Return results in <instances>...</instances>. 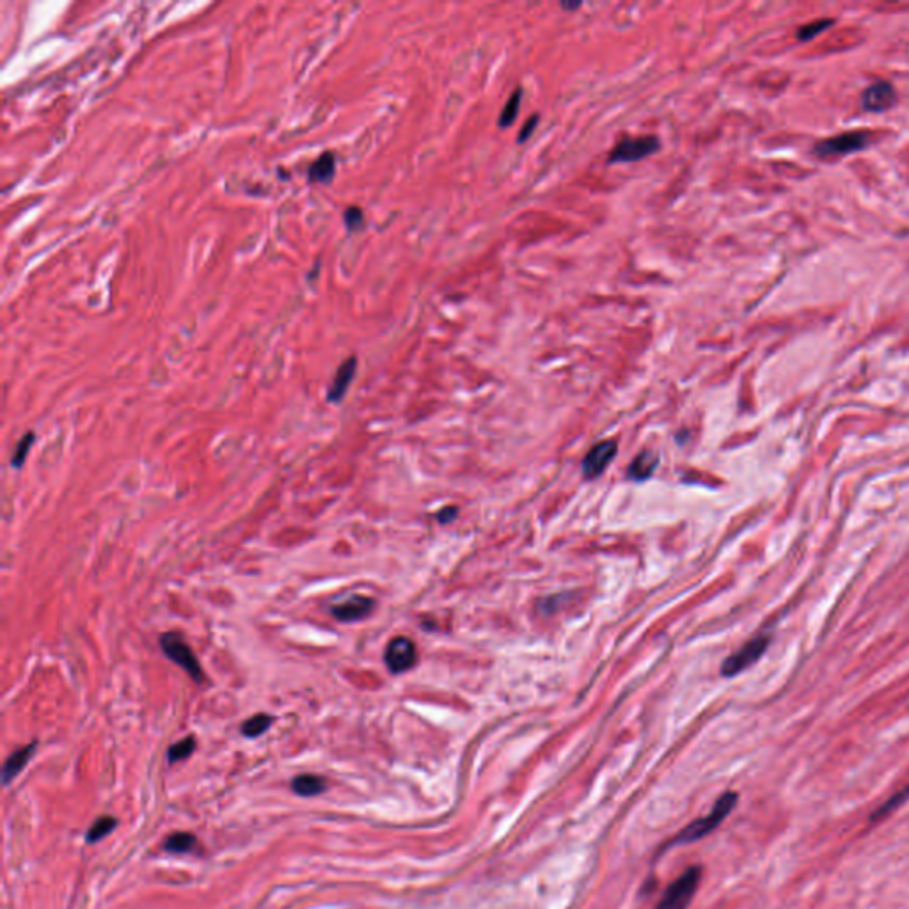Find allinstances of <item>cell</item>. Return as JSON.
<instances>
[{"mask_svg": "<svg viewBox=\"0 0 909 909\" xmlns=\"http://www.w3.org/2000/svg\"><path fill=\"white\" fill-rule=\"evenodd\" d=\"M336 171V158L331 151H324L310 167V180L315 183H327Z\"/></svg>", "mask_w": 909, "mask_h": 909, "instance_id": "cell-13", "label": "cell"}, {"mask_svg": "<svg viewBox=\"0 0 909 909\" xmlns=\"http://www.w3.org/2000/svg\"><path fill=\"white\" fill-rule=\"evenodd\" d=\"M833 25V20L826 18V20H817V21H811L808 25H803L799 30H797V39L799 41H810L813 39L815 36H819L820 32H824L828 27Z\"/></svg>", "mask_w": 909, "mask_h": 909, "instance_id": "cell-23", "label": "cell"}, {"mask_svg": "<svg viewBox=\"0 0 909 909\" xmlns=\"http://www.w3.org/2000/svg\"><path fill=\"white\" fill-rule=\"evenodd\" d=\"M355 370H357V359H355V357H348V359L341 364L340 368H338V371H336V377H335V380H333V384H331V387H329V391H327V400H329V402L336 404V402H341V400H343V396H344V393H346V389H348L350 382L353 380Z\"/></svg>", "mask_w": 909, "mask_h": 909, "instance_id": "cell-11", "label": "cell"}, {"mask_svg": "<svg viewBox=\"0 0 909 909\" xmlns=\"http://www.w3.org/2000/svg\"><path fill=\"white\" fill-rule=\"evenodd\" d=\"M908 799H909V784L908 786H906V787H903L901 791H897L896 794L890 795V797H888V799H887V801H885V803H883V804H881V806H879V808H878V810H876V811L872 813V817H871V822H876V820H879V819H885V817H888V815H890V813H894V811H896V810H897L899 806H903V804H905V803H906Z\"/></svg>", "mask_w": 909, "mask_h": 909, "instance_id": "cell-17", "label": "cell"}, {"mask_svg": "<svg viewBox=\"0 0 909 909\" xmlns=\"http://www.w3.org/2000/svg\"><path fill=\"white\" fill-rule=\"evenodd\" d=\"M292 791L302 797H313L326 791V784L317 775H299L292 782Z\"/></svg>", "mask_w": 909, "mask_h": 909, "instance_id": "cell-15", "label": "cell"}, {"mask_svg": "<svg viewBox=\"0 0 909 909\" xmlns=\"http://www.w3.org/2000/svg\"><path fill=\"white\" fill-rule=\"evenodd\" d=\"M539 121H540V115H539V114H535V115H531V117L524 123L522 130H521V132H519V135H517V142H519V144L526 142V140L531 137V133L535 132V128H537Z\"/></svg>", "mask_w": 909, "mask_h": 909, "instance_id": "cell-25", "label": "cell"}, {"mask_svg": "<svg viewBox=\"0 0 909 909\" xmlns=\"http://www.w3.org/2000/svg\"><path fill=\"white\" fill-rule=\"evenodd\" d=\"M115 824H117V820H115L114 817H111V815H106V817L97 819V820L91 824V828H89V831H88V835H86V840H88L89 844H95V842H98V840L106 838L109 833H113Z\"/></svg>", "mask_w": 909, "mask_h": 909, "instance_id": "cell-19", "label": "cell"}, {"mask_svg": "<svg viewBox=\"0 0 909 909\" xmlns=\"http://www.w3.org/2000/svg\"><path fill=\"white\" fill-rule=\"evenodd\" d=\"M897 102V91L890 82H876L862 95V107L869 113H885Z\"/></svg>", "mask_w": 909, "mask_h": 909, "instance_id": "cell-10", "label": "cell"}, {"mask_svg": "<svg viewBox=\"0 0 909 909\" xmlns=\"http://www.w3.org/2000/svg\"><path fill=\"white\" fill-rule=\"evenodd\" d=\"M194 847H196V837L191 833H183V831L173 833L171 837H167V840L164 844V849L167 853H174V854L191 853Z\"/></svg>", "mask_w": 909, "mask_h": 909, "instance_id": "cell-18", "label": "cell"}, {"mask_svg": "<svg viewBox=\"0 0 909 909\" xmlns=\"http://www.w3.org/2000/svg\"><path fill=\"white\" fill-rule=\"evenodd\" d=\"M34 441H36L34 432H27V434H25V436L18 441V445H16V448H14V454H13V458H11V465H13V467L20 469V467L25 463L27 454L30 452V448H32Z\"/></svg>", "mask_w": 909, "mask_h": 909, "instance_id": "cell-22", "label": "cell"}, {"mask_svg": "<svg viewBox=\"0 0 909 909\" xmlns=\"http://www.w3.org/2000/svg\"><path fill=\"white\" fill-rule=\"evenodd\" d=\"M375 609V600L366 595H352L331 607V615L343 624H353L370 616Z\"/></svg>", "mask_w": 909, "mask_h": 909, "instance_id": "cell-8", "label": "cell"}, {"mask_svg": "<svg viewBox=\"0 0 909 909\" xmlns=\"http://www.w3.org/2000/svg\"><path fill=\"white\" fill-rule=\"evenodd\" d=\"M34 750H36V743L27 744V746H23V748H20V750H16V752H13V753L9 755V759L5 760L4 769H2V780H4V784H5V786H7L13 778H16V777L21 773V769H23V768L27 766V762L32 759Z\"/></svg>", "mask_w": 909, "mask_h": 909, "instance_id": "cell-12", "label": "cell"}, {"mask_svg": "<svg viewBox=\"0 0 909 909\" xmlns=\"http://www.w3.org/2000/svg\"><path fill=\"white\" fill-rule=\"evenodd\" d=\"M521 98H522V88H517V89L514 91V95L510 97V100L506 102L505 109L501 111L499 121H497V124H499L501 128H508L510 124H514V121L517 119L519 109H521Z\"/></svg>", "mask_w": 909, "mask_h": 909, "instance_id": "cell-20", "label": "cell"}, {"mask_svg": "<svg viewBox=\"0 0 909 909\" xmlns=\"http://www.w3.org/2000/svg\"><path fill=\"white\" fill-rule=\"evenodd\" d=\"M701 879V869L691 867L665 892L656 909H687Z\"/></svg>", "mask_w": 909, "mask_h": 909, "instance_id": "cell-4", "label": "cell"}, {"mask_svg": "<svg viewBox=\"0 0 909 909\" xmlns=\"http://www.w3.org/2000/svg\"><path fill=\"white\" fill-rule=\"evenodd\" d=\"M194 750H196V739H194V737H185V739H182V741L174 743V744L169 748V752H167V760H169L171 764L180 762V760H185V759H189V757L194 753Z\"/></svg>", "mask_w": 909, "mask_h": 909, "instance_id": "cell-21", "label": "cell"}, {"mask_svg": "<svg viewBox=\"0 0 909 909\" xmlns=\"http://www.w3.org/2000/svg\"><path fill=\"white\" fill-rule=\"evenodd\" d=\"M562 7H564V9H568V11H573V9H579V7H581V2H575V4H567V2H564V4H562Z\"/></svg>", "mask_w": 909, "mask_h": 909, "instance_id": "cell-27", "label": "cell"}, {"mask_svg": "<svg viewBox=\"0 0 909 909\" xmlns=\"http://www.w3.org/2000/svg\"><path fill=\"white\" fill-rule=\"evenodd\" d=\"M615 454H616L615 441H602V443L595 445L582 458V474L588 480L599 478L607 469V465L615 458Z\"/></svg>", "mask_w": 909, "mask_h": 909, "instance_id": "cell-9", "label": "cell"}, {"mask_svg": "<svg viewBox=\"0 0 909 909\" xmlns=\"http://www.w3.org/2000/svg\"><path fill=\"white\" fill-rule=\"evenodd\" d=\"M661 148V142L656 135H645V137H634L620 140L609 153L607 162H638L645 157H650Z\"/></svg>", "mask_w": 909, "mask_h": 909, "instance_id": "cell-6", "label": "cell"}, {"mask_svg": "<svg viewBox=\"0 0 909 909\" xmlns=\"http://www.w3.org/2000/svg\"><path fill=\"white\" fill-rule=\"evenodd\" d=\"M454 514H456V508H450V510H448V508H446V510H443V512H441V514H439V521H441V522H446V521H452V519H450V517H452V515H454Z\"/></svg>", "mask_w": 909, "mask_h": 909, "instance_id": "cell-26", "label": "cell"}, {"mask_svg": "<svg viewBox=\"0 0 909 909\" xmlns=\"http://www.w3.org/2000/svg\"><path fill=\"white\" fill-rule=\"evenodd\" d=\"M656 467H658V454L654 452H641L633 460V463L629 467V476L633 480L641 481V480L650 478V474L656 471Z\"/></svg>", "mask_w": 909, "mask_h": 909, "instance_id": "cell-14", "label": "cell"}, {"mask_svg": "<svg viewBox=\"0 0 909 909\" xmlns=\"http://www.w3.org/2000/svg\"><path fill=\"white\" fill-rule=\"evenodd\" d=\"M160 647L164 654L178 665L182 670H185L196 682L205 681V672L194 654V650L189 647V643L182 638L178 633H166L160 638Z\"/></svg>", "mask_w": 909, "mask_h": 909, "instance_id": "cell-3", "label": "cell"}, {"mask_svg": "<svg viewBox=\"0 0 909 909\" xmlns=\"http://www.w3.org/2000/svg\"><path fill=\"white\" fill-rule=\"evenodd\" d=\"M867 146H869L867 132H845L837 137L819 140L813 146V153L819 158H833V157H845V155L862 151Z\"/></svg>", "mask_w": 909, "mask_h": 909, "instance_id": "cell-5", "label": "cell"}, {"mask_svg": "<svg viewBox=\"0 0 909 909\" xmlns=\"http://www.w3.org/2000/svg\"><path fill=\"white\" fill-rule=\"evenodd\" d=\"M771 643V633H760L750 641H746L739 650H735L732 656L725 659L721 665V675L723 677H735L741 672L753 667L768 650Z\"/></svg>", "mask_w": 909, "mask_h": 909, "instance_id": "cell-2", "label": "cell"}, {"mask_svg": "<svg viewBox=\"0 0 909 909\" xmlns=\"http://www.w3.org/2000/svg\"><path fill=\"white\" fill-rule=\"evenodd\" d=\"M384 661H386V667L389 668L391 674L398 675V674L409 672L418 661V652H416L414 641L405 636H398V638L391 640L387 643Z\"/></svg>", "mask_w": 909, "mask_h": 909, "instance_id": "cell-7", "label": "cell"}, {"mask_svg": "<svg viewBox=\"0 0 909 909\" xmlns=\"http://www.w3.org/2000/svg\"><path fill=\"white\" fill-rule=\"evenodd\" d=\"M343 219H344V226L348 227L350 231H353V229H361L362 225H364V214H362V210H361L359 207H350V208H346V210H344Z\"/></svg>", "mask_w": 909, "mask_h": 909, "instance_id": "cell-24", "label": "cell"}, {"mask_svg": "<svg viewBox=\"0 0 909 909\" xmlns=\"http://www.w3.org/2000/svg\"><path fill=\"white\" fill-rule=\"evenodd\" d=\"M272 723H274V718L270 714H263V712L261 714H254L247 721H243L242 734L245 737H249V739L259 737L261 734H265L270 728Z\"/></svg>", "mask_w": 909, "mask_h": 909, "instance_id": "cell-16", "label": "cell"}, {"mask_svg": "<svg viewBox=\"0 0 909 909\" xmlns=\"http://www.w3.org/2000/svg\"><path fill=\"white\" fill-rule=\"evenodd\" d=\"M737 801H739V795L735 794V793H725L716 801V804L710 810V813L701 817V819H698V820H694V822H691L687 828H684L681 833L672 840V845L696 842V840L707 837L709 833H712L732 813V810L735 808Z\"/></svg>", "mask_w": 909, "mask_h": 909, "instance_id": "cell-1", "label": "cell"}]
</instances>
